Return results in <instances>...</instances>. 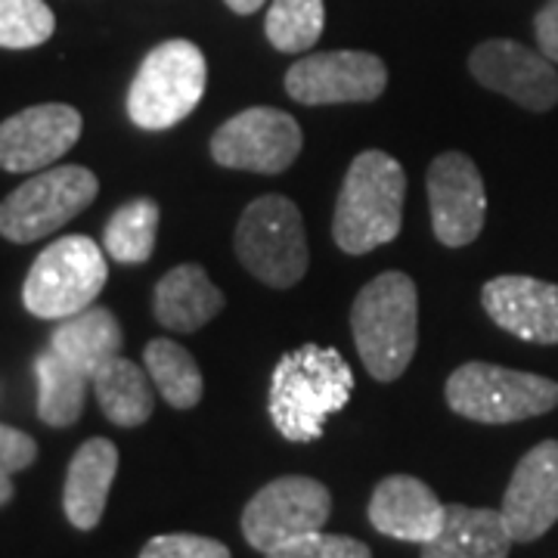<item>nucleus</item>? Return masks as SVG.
<instances>
[{"label": "nucleus", "instance_id": "7c9ffc66", "mask_svg": "<svg viewBox=\"0 0 558 558\" xmlns=\"http://www.w3.org/2000/svg\"><path fill=\"white\" fill-rule=\"evenodd\" d=\"M534 32H537L539 53L558 65V0H546V7L534 20Z\"/></svg>", "mask_w": 558, "mask_h": 558}, {"label": "nucleus", "instance_id": "5701e85b", "mask_svg": "<svg viewBox=\"0 0 558 558\" xmlns=\"http://www.w3.org/2000/svg\"><path fill=\"white\" fill-rule=\"evenodd\" d=\"M38 373V418L50 428H69L84 413V398L90 376L81 373L75 363L47 351L35 360Z\"/></svg>", "mask_w": 558, "mask_h": 558}, {"label": "nucleus", "instance_id": "4468645a", "mask_svg": "<svg viewBox=\"0 0 558 558\" xmlns=\"http://www.w3.org/2000/svg\"><path fill=\"white\" fill-rule=\"evenodd\" d=\"M84 119L69 102L28 106L0 121V168L13 174H32L53 168L81 140Z\"/></svg>", "mask_w": 558, "mask_h": 558}, {"label": "nucleus", "instance_id": "6ab92c4d", "mask_svg": "<svg viewBox=\"0 0 558 558\" xmlns=\"http://www.w3.org/2000/svg\"><path fill=\"white\" fill-rule=\"evenodd\" d=\"M512 543L499 509L450 502L438 534L422 543V558H509Z\"/></svg>", "mask_w": 558, "mask_h": 558}, {"label": "nucleus", "instance_id": "20e7f679", "mask_svg": "<svg viewBox=\"0 0 558 558\" xmlns=\"http://www.w3.org/2000/svg\"><path fill=\"white\" fill-rule=\"evenodd\" d=\"M208 62L193 40L171 38L153 47L128 87V119L140 131H168L205 97Z\"/></svg>", "mask_w": 558, "mask_h": 558}, {"label": "nucleus", "instance_id": "b1692460", "mask_svg": "<svg viewBox=\"0 0 558 558\" xmlns=\"http://www.w3.org/2000/svg\"><path fill=\"white\" fill-rule=\"evenodd\" d=\"M143 363L153 385L159 388L168 407L174 410H193L205 395V379H202L199 363L186 348H180L171 339H153L143 351Z\"/></svg>", "mask_w": 558, "mask_h": 558}, {"label": "nucleus", "instance_id": "9d476101", "mask_svg": "<svg viewBox=\"0 0 558 558\" xmlns=\"http://www.w3.org/2000/svg\"><path fill=\"white\" fill-rule=\"evenodd\" d=\"M304 134L299 121L282 109L252 106L227 119L211 134V159L220 168L252 171V174H282L301 156Z\"/></svg>", "mask_w": 558, "mask_h": 558}, {"label": "nucleus", "instance_id": "aec40b11", "mask_svg": "<svg viewBox=\"0 0 558 558\" xmlns=\"http://www.w3.org/2000/svg\"><path fill=\"white\" fill-rule=\"evenodd\" d=\"M223 292L199 264H178L159 279L153 292V314L161 329L196 332L223 311Z\"/></svg>", "mask_w": 558, "mask_h": 558}, {"label": "nucleus", "instance_id": "39448f33", "mask_svg": "<svg viewBox=\"0 0 558 558\" xmlns=\"http://www.w3.org/2000/svg\"><path fill=\"white\" fill-rule=\"evenodd\" d=\"M447 407L481 425H509L553 413L558 407V381L494 363H462L444 385Z\"/></svg>", "mask_w": 558, "mask_h": 558}, {"label": "nucleus", "instance_id": "c756f323", "mask_svg": "<svg viewBox=\"0 0 558 558\" xmlns=\"http://www.w3.org/2000/svg\"><path fill=\"white\" fill-rule=\"evenodd\" d=\"M38 459V444L32 435H25L13 425L0 422V475H16L35 465Z\"/></svg>", "mask_w": 558, "mask_h": 558}, {"label": "nucleus", "instance_id": "bb28decb", "mask_svg": "<svg viewBox=\"0 0 558 558\" xmlns=\"http://www.w3.org/2000/svg\"><path fill=\"white\" fill-rule=\"evenodd\" d=\"M57 16L44 0H0V47L32 50L53 38Z\"/></svg>", "mask_w": 558, "mask_h": 558}, {"label": "nucleus", "instance_id": "a211bd4d", "mask_svg": "<svg viewBox=\"0 0 558 558\" xmlns=\"http://www.w3.org/2000/svg\"><path fill=\"white\" fill-rule=\"evenodd\" d=\"M116 472H119V447L109 438L84 440L75 450L62 487V509L72 527L94 531L100 524Z\"/></svg>", "mask_w": 558, "mask_h": 558}, {"label": "nucleus", "instance_id": "6e6552de", "mask_svg": "<svg viewBox=\"0 0 558 558\" xmlns=\"http://www.w3.org/2000/svg\"><path fill=\"white\" fill-rule=\"evenodd\" d=\"M97 193L100 180L84 165L44 168L0 202V236L16 245L44 240L78 218Z\"/></svg>", "mask_w": 558, "mask_h": 558}, {"label": "nucleus", "instance_id": "7ed1b4c3", "mask_svg": "<svg viewBox=\"0 0 558 558\" xmlns=\"http://www.w3.org/2000/svg\"><path fill=\"white\" fill-rule=\"evenodd\" d=\"M351 332L360 360L373 379H400L416 357V282L400 270H385L369 279L351 304Z\"/></svg>", "mask_w": 558, "mask_h": 558}, {"label": "nucleus", "instance_id": "393cba45", "mask_svg": "<svg viewBox=\"0 0 558 558\" xmlns=\"http://www.w3.org/2000/svg\"><path fill=\"white\" fill-rule=\"evenodd\" d=\"M156 236H159V202L131 199L106 220L102 248L119 264H143L156 252Z\"/></svg>", "mask_w": 558, "mask_h": 558}, {"label": "nucleus", "instance_id": "c85d7f7f", "mask_svg": "<svg viewBox=\"0 0 558 558\" xmlns=\"http://www.w3.org/2000/svg\"><path fill=\"white\" fill-rule=\"evenodd\" d=\"M140 558H233L220 539L202 534H159L143 549Z\"/></svg>", "mask_w": 558, "mask_h": 558}, {"label": "nucleus", "instance_id": "f8f14e48", "mask_svg": "<svg viewBox=\"0 0 558 558\" xmlns=\"http://www.w3.org/2000/svg\"><path fill=\"white\" fill-rule=\"evenodd\" d=\"M425 186L435 240L447 248H462L478 240L487 218V190L478 165L465 153H440L428 165Z\"/></svg>", "mask_w": 558, "mask_h": 558}, {"label": "nucleus", "instance_id": "473e14b6", "mask_svg": "<svg viewBox=\"0 0 558 558\" xmlns=\"http://www.w3.org/2000/svg\"><path fill=\"white\" fill-rule=\"evenodd\" d=\"M16 497V487H13V481H10V475H0V509L10 502V499Z\"/></svg>", "mask_w": 558, "mask_h": 558}, {"label": "nucleus", "instance_id": "4be33fe9", "mask_svg": "<svg viewBox=\"0 0 558 558\" xmlns=\"http://www.w3.org/2000/svg\"><path fill=\"white\" fill-rule=\"evenodd\" d=\"M94 391L100 400L102 416L119 428H140L153 416V385L149 373H143L134 360L112 357L94 373Z\"/></svg>", "mask_w": 558, "mask_h": 558}, {"label": "nucleus", "instance_id": "412c9836", "mask_svg": "<svg viewBox=\"0 0 558 558\" xmlns=\"http://www.w3.org/2000/svg\"><path fill=\"white\" fill-rule=\"evenodd\" d=\"M121 344L124 336H121L119 317L106 307H87L75 317L60 319V326L50 336V351L75 363L90 379L100 366L119 357Z\"/></svg>", "mask_w": 558, "mask_h": 558}, {"label": "nucleus", "instance_id": "a878e982", "mask_svg": "<svg viewBox=\"0 0 558 558\" xmlns=\"http://www.w3.org/2000/svg\"><path fill=\"white\" fill-rule=\"evenodd\" d=\"M326 7L323 0H270L264 32L279 53H304L323 35Z\"/></svg>", "mask_w": 558, "mask_h": 558}, {"label": "nucleus", "instance_id": "423d86ee", "mask_svg": "<svg viewBox=\"0 0 558 558\" xmlns=\"http://www.w3.org/2000/svg\"><path fill=\"white\" fill-rule=\"evenodd\" d=\"M106 248L90 236H62L40 252L22 282V304L32 317L65 319L100 299L109 279Z\"/></svg>", "mask_w": 558, "mask_h": 558}, {"label": "nucleus", "instance_id": "2eb2a0df", "mask_svg": "<svg viewBox=\"0 0 558 558\" xmlns=\"http://www.w3.org/2000/svg\"><path fill=\"white\" fill-rule=\"evenodd\" d=\"M499 512L515 543H534L556 524L558 440H543L519 459Z\"/></svg>", "mask_w": 558, "mask_h": 558}, {"label": "nucleus", "instance_id": "f3484780", "mask_svg": "<svg viewBox=\"0 0 558 558\" xmlns=\"http://www.w3.org/2000/svg\"><path fill=\"white\" fill-rule=\"evenodd\" d=\"M447 506L425 481L413 475H388L369 499V524L385 537L403 543H428L440 531Z\"/></svg>", "mask_w": 558, "mask_h": 558}, {"label": "nucleus", "instance_id": "1a4fd4ad", "mask_svg": "<svg viewBox=\"0 0 558 558\" xmlns=\"http://www.w3.org/2000/svg\"><path fill=\"white\" fill-rule=\"evenodd\" d=\"M332 515V494L326 484L304 475L264 484L242 509V537L258 553H274L292 539L317 534Z\"/></svg>", "mask_w": 558, "mask_h": 558}, {"label": "nucleus", "instance_id": "9b49d317", "mask_svg": "<svg viewBox=\"0 0 558 558\" xmlns=\"http://www.w3.org/2000/svg\"><path fill=\"white\" fill-rule=\"evenodd\" d=\"M388 87V69L366 50H326L301 57L286 72V94L301 106L376 102Z\"/></svg>", "mask_w": 558, "mask_h": 558}, {"label": "nucleus", "instance_id": "ddd939ff", "mask_svg": "<svg viewBox=\"0 0 558 558\" xmlns=\"http://www.w3.org/2000/svg\"><path fill=\"white\" fill-rule=\"evenodd\" d=\"M469 72L481 87L509 97L527 112H549L558 106L556 62L519 40L494 38L478 44L469 57Z\"/></svg>", "mask_w": 558, "mask_h": 558}, {"label": "nucleus", "instance_id": "f03ea898", "mask_svg": "<svg viewBox=\"0 0 558 558\" xmlns=\"http://www.w3.org/2000/svg\"><path fill=\"white\" fill-rule=\"evenodd\" d=\"M407 174L400 161L381 149H366L351 161L341 180L332 240L344 255H369L398 240L403 227Z\"/></svg>", "mask_w": 558, "mask_h": 558}, {"label": "nucleus", "instance_id": "f257e3e1", "mask_svg": "<svg viewBox=\"0 0 558 558\" xmlns=\"http://www.w3.org/2000/svg\"><path fill=\"white\" fill-rule=\"evenodd\" d=\"M354 395V373L336 348L301 344L279 360L270 376L267 410L279 435L311 444L323 435L329 416L341 413Z\"/></svg>", "mask_w": 558, "mask_h": 558}, {"label": "nucleus", "instance_id": "2f4dec72", "mask_svg": "<svg viewBox=\"0 0 558 558\" xmlns=\"http://www.w3.org/2000/svg\"><path fill=\"white\" fill-rule=\"evenodd\" d=\"M233 13H240V16H252V13H258L260 7H264V0H223Z\"/></svg>", "mask_w": 558, "mask_h": 558}, {"label": "nucleus", "instance_id": "dca6fc26", "mask_svg": "<svg viewBox=\"0 0 558 558\" xmlns=\"http://www.w3.org/2000/svg\"><path fill=\"white\" fill-rule=\"evenodd\" d=\"M487 317L531 344H558V286L537 277H494L481 289Z\"/></svg>", "mask_w": 558, "mask_h": 558}, {"label": "nucleus", "instance_id": "cd10ccee", "mask_svg": "<svg viewBox=\"0 0 558 558\" xmlns=\"http://www.w3.org/2000/svg\"><path fill=\"white\" fill-rule=\"evenodd\" d=\"M267 558H373V549L363 539L317 531V534L279 546L274 553H267Z\"/></svg>", "mask_w": 558, "mask_h": 558}, {"label": "nucleus", "instance_id": "0eeeda50", "mask_svg": "<svg viewBox=\"0 0 558 558\" xmlns=\"http://www.w3.org/2000/svg\"><path fill=\"white\" fill-rule=\"evenodd\" d=\"M236 258L270 289H292L307 274V230L299 205L286 196H260L236 223Z\"/></svg>", "mask_w": 558, "mask_h": 558}]
</instances>
